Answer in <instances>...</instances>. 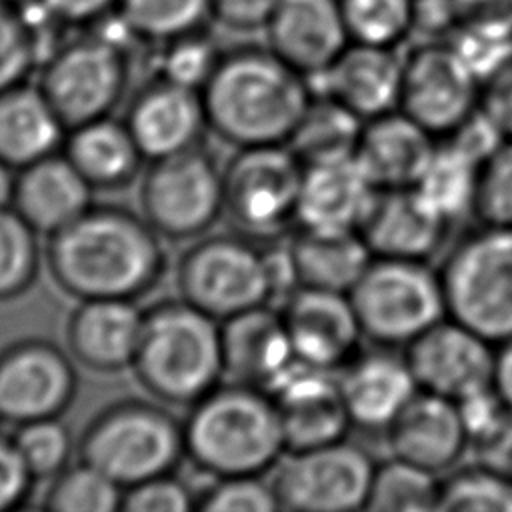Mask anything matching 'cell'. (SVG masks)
<instances>
[{"mask_svg":"<svg viewBox=\"0 0 512 512\" xmlns=\"http://www.w3.org/2000/svg\"><path fill=\"white\" fill-rule=\"evenodd\" d=\"M44 248L40 234L12 208L0 210V300H12L32 288Z\"/></svg>","mask_w":512,"mask_h":512,"instance_id":"obj_36","label":"cell"},{"mask_svg":"<svg viewBox=\"0 0 512 512\" xmlns=\"http://www.w3.org/2000/svg\"><path fill=\"white\" fill-rule=\"evenodd\" d=\"M200 94L208 130L236 148L286 144L314 96L268 46L222 52Z\"/></svg>","mask_w":512,"mask_h":512,"instance_id":"obj_2","label":"cell"},{"mask_svg":"<svg viewBox=\"0 0 512 512\" xmlns=\"http://www.w3.org/2000/svg\"><path fill=\"white\" fill-rule=\"evenodd\" d=\"M178 296L216 320L270 304L264 252L244 234L194 238L176 264Z\"/></svg>","mask_w":512,"mask_h":512,"instance_id":"obj_8","label":"cell"},{"mask_svg":"<svg viewBox=\"0 0 512 512\" xmlns=\"http://www.w3.org/2000/svg\"><path fill=\"white\" fill-rule=\"evenodd\" d=\"M186 458L212 478L262 476L286 452L272 394L222 380L188 406Z\"/></svg>","mask_w":512,"mask_h":512,"instance_id":"obj_3","label":"cell"},{"mask_svg":"<svg viewBox=\"0 0 512 512\" xmlns=\"http://www.w3.org/2000/svg\"><path fill=\"white\" fill-rule=\"evenodd\" d=\"M278 0H210L212 20L232 32L264 30Z\"/></svg>","mask_w":512,"mask_h":512,"instance_id":"obj_50","label":"cell"},{"mask_svg":"<svg viewBox=\"0 0 512 512\" xmlns=\"http://www.w3.org/2000/svg\"><path fill=\"white\" fill-rule=\"evenodd\" d=\"M392 456L440 474L470 448L458 404L418 390L386 428Z\"/></svg>","mask_w":512,"mask_h":512,"instance_id":"obj_24","label":"cell"},{"mask_svg":"<svg viewBox=\"0 0 512 512\" xmlns=\"http://www.w3.org/2000/svg\"><path fill=\"white\" fill-rule=\"evenodd\" d=\"M66 132L38 84L22 82L0 92V160L14 170L62 150Z\"/></svg>","mask_w":512,"mask_h":512,"instance_id":"obj_30","label":"cell"},{"mask_svg":"<svg viewBox=\"0 0 512 512\" xmlns=\"http://www.w3.org/2000/svg\"><path fill=\"white\" fill-rule=\"evenodd\" d=\"M440 140L450 144L476 164H482L502 144L504 136L478 106L472 116H468L456 130Z\"/></svg>","mask_w":512,"mask_h":512,"instance_id":"obj_49","label":"cell"},{"mask_svg":"<svg viewBox=\"0 0 512 512\" xmlns=\"http://www.w3.org/2000/svg\"><path fill=\"white\" fill-rule=\"evenodd\" d=\"M446 316L494 346L512 336V228L482 226L438 270Z\"/></svg>","mask_w":512,"mask_h":512,"instance_id":"obj_6","label":"cell"},{"mask_svg":"<svg viewBox=\"0 0 512 512\" xmlns=\"http://www.w3.org/2000/svg\"><path fill=\"white\" fill-rule=\"evenodd\" d=\"M450 220L418 188L374 190L358 226L374 258L426 262L444 242Z\"/></svg>","mask_w":512,"mask_h":512,"instance_id":"obj_17","label":"cell"},{"mask_svg":"<svg viewBox=\"0 0 512 512\" xmlns=\"http://www.w3.org/2000/svg\"><path fill=\"white\" fill-rule=\"evenodd\" d=\"M224 380L272 390L298 366L280 310L264 304L220 322Z\"/></svg>","mask_w":512,"mask_h":512,"instance_id":"obj_19","label":"cell"},{"mask_svg":"<svg viewBox=\"0 0 512 512\" xmlns=\"http://www.w3.org/2000/svg\"><path fill=\"white\" fill-rule=\"evenodd\" d=\"M46 14L54 20L68 24H82L100 18L114 6L118 0H40Z\"/></svg>","mask_w":512,"mask_h":512,"instance_id":"obj_54","label":"cell"},{"mask_svg":"<svg viewBox=\"0 0 512 512\" xmlns=\"http://www.w3.org/2000/svg\"><path fill=\"white\" fill-rule=\"evenodd\" d=\"M286 452L344 440L352 426L340 380L330 370L298 364L274 390Z\"/></svg>","mask_w":512,"mask_h":512,"instance_id":"obj_18","label":"cell"},{"mask_svg":"<svg viewBox=\"0 0 512 512\" xmlns=\"http://www.w3.org/2000/svg\"><path fill=\"white\" fill-rule=\"evenodd\" d=\"M124 512H190L196 510V492L170 474L154 476L124 488Z\"/></svg>","mask_w":512,"mask_h":512,"instance_id":"obj_46","label":"cell"},{"mask_svg":"<svg viewBox=\"0 0 512 512\" xmlns=\"http://www.w3.org/2000/svg\"><path fill=\"white\" fill-rule=\"evenodd\" d=\"M438 510L512 512V478L474 464L440 482Z\"/></svg>","mask_w":512,"mask_h":512,"instance_id":"obj_40","label":"cell"},{"mask_svg":"<svg viewBox=\"0 0 512 512\" xmlns=\"http://www.w3.org/2000/svg\"><path fill=\"white\" fill-rule=\"evenodd\" d=\"M164 238L142 212L92 204L46 236L44 258L56 286L76 300H140L166 274Z\"/></svg>","mask_w":512,"mask_h":512,"instance_id":"obj_1","label":"cell"},{"mask_svg":"<svg viewBox=\"0 0 512 512\" xmlns=\"http://www.w3.org/2000/svg\"><path fill=\"white\" fill-rule=\"evenodd\" d=\"M94 188L62 150L16 170L12 208L40 234L50 236L88 210Z\"/></svg>","mask_w":512,"mask_h":512,"instance_id":"obj_26","label":"cell"},{"mask_svg":"<svg viewBox=\"0 0 512 512\" xmlns=\"http://www.w3.org/2000/svg\"><path fill=\"white\" fill-rule=\"evenodd\" d=\"M472 212L482 226L512 228V138L480 164Z\"/></svg>","mask_w":512,"mask_h":512,"instance_id":"obj_41","label":"cell"},{"mask_svg":"<svg viewBox=\"0 0 512 512\" xmlns=\"http://www.w3.org/2000/svg\"><path fill=\"white\" fill-rule=\"evenodd\" d=\"M222 176L224 216L238 234L270 238L296 222L304 164L288 144L236 148Z\"/></svg>","mask_w":512,"mask_h":512,"instance_id":"obj_10","label":"cell"},{"mask_svg":"<svg viewBox=\"0 0 512 512\" xmlns=\"http://www.w3.org/2000/svg\"><path fill=\"white\" fill-rule=\"evenodd\" d=\"M116 8L130 34L162 44L212 20L210 0H118Z\"/></svg>","mask_w":512,"mask_h":512,"instance_id":"obj_34","label":"cell"},{"mask_svg":"<svg viewBox=\"0 0 512 512\" xmlns=\"http://www.w3.org/2000/svg\"><path fill=\"white\" fill-rule=\"evenodd\" d=\"M196 510L202 512H274L278 500L272 484L260 476L214 478L210 486L196 492Z\"/></svg>","mask_w":512,"mask_h":512,"instance_id":"obj_44","label":"cell"},{"mask_svg":"<svg viewBox=\"0 0 512 512\" xmlns=\"http://www.w3.org/2000/svg\"><path fill=\"white\" fill-rule=\"evenodd\" d=\"M62 152L94 190L128 186L146 162L124 118L112 114L70 128Z\"/></svg>","mask_w":512,"mask_h":512,"instance_id":"obj_29","label":"cell"},{"mask_svg":"<svg viewBox=\"0 0 512 512\" xmlns=\"http://www.w3.org/2000/svg\"><path fill=\"white\" fill-rule=\"evenodd\" d=\"M266 46L312 78L348 46L338 0H278L266 28Z\"/></svg>","mask_w":512,"mask_h":512,"instance_id":"obj_25","label":"cell"},{"mask_svg":"<svg viewBox=\"0 0 512 512\" xmlns=\"http://www.w3.org/2000/svg\"><path fill=\"white\" fill-rule=\"evenodd\" d=\"M10 436L36 482H48L60 474L70 464L76 448L72 430L60 416L16 424Z\"/></svg>","mask_w":512,"mask_h":512,"instance_id":"obj_39","label":"cell"},{"mask_svg":"<svg viewBox=\"0 0 512 512\" xmlns=\"http://www.w3.org/2000/svg\"><path fill=\"white\" fill-rule=\"evenodd\" d=\"M14 182H16V170L8 166L4 160H0V210L12 206Z\"/></svg>","mask_w":512,"mask_h":512,"instance_id":"obj_56","label":"cell"},{"mask_svg":"<svg viewBox=\"0 0 512 512\" xmlns=\"http://www.w3.org/2000/svg\"><path fill=\"white\" fill-rule=\"evenodd\" d=\"M348 298L362 334L382 346H408L446 318L440 274L422 260L372 258Z\"/></svg>","mask_w":512,"mask_h":512,"instance_id":"obj_7","label":"cell"},{"mask_svg":"<svg viewBox=\"0 0 512 512\" xmlns=\"http://www.w3.org/2000/svg\"><path fill=\"white\" fill-rule=\"evenodd\" d=\"M482 82L448 40H422L402 54L398 110L438 140L480 106Z\"/></svg>","mask_w":512,"mask_h":512,"instance_id":"obj_13","label":"cell"},{"mask_svg":"<svg viewBox=\"0 0 512 512\" xmlns=\"http://www.w3.org/2000/svg\"><path fill=\"white\" fill-rule=\"evenodd\" d=\"M478 168L480 164L438 140L432 162L418 182V188L448 220H452L472 210Z\"/></svg>","mask_w":512,"mask_h":512,"instance_id":"obj_37","label":"cell"},{"mask_svg":"<svg viewBox=\"0 0 512 512\" xmlns=\"http://www.w3.org/2000/svg\"><path fill=\"white\" fill-rule=\"evenodd\" d=\"M418 390L460 402L492 388L494 344L452 318H442L406 346Z\"/></svg>","mask_w":512,"mask_h":512,"instance_id":"obj_15","label":"cell"},{"mask_svg":"<svg viewBox=\"0 0 512 512\" xmlns=\"http://www.w3.org/2000/svg\"><path fill=\"white\" fill-rule=\"evenodd\" d=\"M0 2H8V4H18L20 0H0Z\"/></svg>","mask_w":512,"mask_h":512,"instance_id":"obj_57","label":"cell"},{"mask_svg":"<svg viewBox=\"0 0 512 512\" xmlns=\"http://www.w3.org/2000/svg\"><path fill=\"white\" fill-rule=\"evenodd\" d=\"M42 62L40 42L18 4L0 2V92L26 82Z\"/></svg>","mask_w":512,"mask_h":512,"instance_id":"obj_43","label":"cell"},{"mask_svg":"<svg viewBox=\"0 0 512 512\" xmlns=\"http://www.w3.org/2000/svg\"><path fill=\"white\" fill-rule=\"evenodd\" d=\"M372 194L354 158L304 166L296 222L312 230H358Z\"/></svg>","mask_w":512,"mask_h":512,"instance_id":"obj_28","label":"cell"},{"mask_svg":"<svg viewBox=\"0 0 512 512\" xmlns=\"http://www.w3.org/2000/svg\"><path fill=\"white\" fill-rule=\"evenodd\" d=\"M494 350L492 388L500 400L512 408V336L498 342Z\"/></svg>","mask_w":512,"mask_h":512,"instance_id":"obj_55","label":"cell"},{"mask_svg":"<svg viewBox=\"0 0 512 512\" xmlns=\"http://www.w3.org/2000/svg\"><path fill=\"white\" fill-rule=\"evenodd\" d=\"M362 124L336 100L314 94L286 144L304 166L352 160Z\"/></svg>","mask_w":512,"mask_h":512,"instance_id":"obj_32","label":"cell"},{"mask_svg":"<svg viewBox=\"0 0 512 512\" xmlns=\"http://www.w3.org/2000/svg\"><path fill=\"white\" fill-rule=\"evenodd\" d=\"M288 250L300 286L344 294L374 258L358 230L300 228Z\"/></svg>","mask_w":512,"mask_h":512,"instance_id":"obj_31","label":"cell"},{"mask_svg":"<svg viewBox=\"0 0 512 512\" xmlns=\"http://www.w3.org/2000/svg\"><path fill=\"white\" fill-rule=\"evenodd\" d=\"M458 24L454 0H412V34L424 40H446Z\"/></svg>","mask_w":512,"mask_h":512,"instance_id":"obj_52","label":"cell"},{"mask_svg":"<svg viewBox=\"0 0 512 512\" xmlns=\"http://www.w3.org/2000/svg\"><path fill=\"white\" fill-rule=\"evenodd\" d=\"M280 314L298 364L334 372L358 354L364 334L348 294L300 286Z\"/></svg>","mask_w":512,"mask_h":512,"instance_id":"obj_16","label":"cell"},{"mask_svg":"<svg viewBox=\"0 0 512 512\" xmlns=\"http://www.w3.org/2000/svg\"><path fill=\"white\" fill-rule=\"evenodd\" d=\"M76 448L122 488L170 474L186 458L182 420L154 398L110 402L84 426Z\"/></svg>","mask_w":512,"mask_h":512,"instance_id":"obj_5","label":"cell"},{"mask_svg":"<svg viewBox=\"0 0 512 512\" xmlns=\"http://www.w3.org/2000/svg\"><path fill=\"white\" fill-rule=\"evenodd\" d=\"M350 42L398 48L412 34V0H338Z\"/></svg>","mask_w":512,"mask_h":512,"instance_id":"obj_38","label":"cell"},{"mask_svg":"<svg viewBox=\"0 0 512 512\" xmlns=\"http://www.w3.org/2000/svg\"><path fill=\"white\" fill-rule=\"evenodd\" d=\"M400 78L398 48L348 42L336 60L308 82H320L314 94L336 100L360 120H370L398 110Z\"/></svg>","mask_w":512,"mask_h":512,"instance_id":"obj_23","label":"cell"},{"mask_svg":"<svg viewBox=\"0 0 512 512\" xmlns=\"http://www.w3.org/2000/svg\"><path fill=\"white\" fill-rule=\"evenodd\" d=\"M454 4L460 24L482 26L512 36V0H454Z\"/></svg>","mask_w":512,"mask_h":512,"instance_id":"obj_53","label":"cell"},{"mask_svg":"<svg viewBox=\"0 0 512 512\" xmlns=\"http://www.w3.org/2000/svg\"><path fill=\"white\" fill-rule=\"evenodd\" d=\"M446 40L482 84L512 60V36L506 32L460 24Z\"/></svg>","mask_w":512,"mask_h":512,"instance_id":"obj_45","label":"cell"},{"mask_svg":"<svg viewBox=\"0 0 512 512\" xmlns=\"http://www.w3.org/2000/svg\"><path fill=\"white\" fill-rule=\"evenodd\" d=\"M124 122L146 162L202 144L208 130L202 94L162 78L132 96Z\"/></svg>","mask_w":512,"mask_h":512,"instance_id":"obj_20","label":"cell"},{"mask_svg":"<svg viewBox=\"0 0 512 512\" xmlns=\"http://www.w3.org/2000/svg\"><path fill=\"white\" fill-rule=\"evenodd\" d=\"M480 110L504 138H512V60L482 84Z\"/></svg>","mask_w":512,"mask_h":512,"instance_id":"obj_51","label":"cell"},{"mask_svg":"<svg viewBox=\"0 0 512 512\" xmlns=\"http://www.w3.org/2000/svg\"><path fill=\"white\" fill-rule=\"evenodd\" d=\"M374 466L366 450L338 440L284 452L270 484L280 510L354 512L366 508Z\"/></svg>","mask_w":512,"mask_h":512,"instance_id":"obj_12","label":"cell"},{"mask_svg":"<svg viewBox=\"0 0 512 512\" xmlns=\"http://www.w3.org/2000/svg\"><path fill=\"white\" fill-rule=\"evenodd\" d=\"M438 502V474L392 456L374 466L364 510L430 512L438 510Z\"/></svg>","mask_w":512,"mask_h":512,"instance_id":"obj_33","label":"cell"},{"mask_svg":"<svg viewBox=\"0 0 512 512\" xmlns=\"http://www.w3.org/2000/svg\"><path fill=\"white\" fill-rule=\"evenodd\" d=\"M470 448L476 464L512 478V408L506 406L488 430L472 438Z\"/></svg>","mask_w":512,"mask_h":512,"instance_id":"obj_48","label":"cell"},{"mask_svg":"<svg viewBox=\"0 0 512 512\" xmlns=\"http://www.w3.org/2000/svg\"><path fill=\"white\" fill-rule=\"evenodd\" d=\"M130 370L150 398L194 404L224 380L220 320L180 296L152 304Z\"/></svg>","mask_w":512,"mask_h":512,"instance_id":"obj_4","label":"cell"},{"mask_svg":"<svg viewBox=\"0 0 512 512\" xmlns=\"http://www.w3.org/2000/svg\"><path fill=\"white\" fill-rule=\"evenodd\" d=\"M78 392L68 350L46 338H22L0 350V416L22 424L62 416Z\"/></svg>","mask_w":512,"mask_h":512,"instance_id":"obj_14","label":"cell"},{"mask_svg":"<svg viewBox=\"0 0 512 512\" xmlns=\"http://www.w3.org/2000/svg\"><path fill=\"white\" fill-rule=\"evenodd\" d=\"M138 198L142 216L164 240L200 238L224 216L222 166L202 144L150 160Z\"/></svg>","mask_w":512,"mask_h":512,"instance_id":"obj_9","label":"cell"},{"mask_svg":"<svg viewBox=\"0 0 512 512\" xmlns=\"http://www.w3.org/2000/svg\"><path fill=\"white\" fill-rule=\"evenodd\" d=\"M144 310L136 300H78L66 320V350L74 362L92 372L114 374L132 366Z\"/></svg>","mask_w":512,"mask_h":512,"instance_id":"obj_21","label":"cell"},{"mask_svg":"<svg viewBox=\"0 0 512 512\" xmlns=\"http://www.w3.org/2000/svg\"><path fill=\"white\" fill-rule=\"evenodd\" d=\"M34 484L12 436L0 434V512L22 508L30 500Z\"/></svg>","mask_w":512,"mask_h":512,"instance_id":"obj_47","label":"cell"},{"mask_svg":"<svg viewBox=\"0 0 512 512\" xmlns=\"http://www.w3.org/2000/svg\"><path fill=\"white\" fill-rule=\"evenodd\" d=\"M352 426L386 430L418 392L404 356L392 352L356 354L338 374Z\"/></svg>","mask_w":512,"mask_h":512,"instance_id":"obj_27","label":"cell"},{"mask_svg":"<svg viewBox=\"0 0 512 512\" xmlns=\"http://www.w3.org/2000/svg\"><path fill=\"white\" fill-rule=\"evenodd\" d=\"M124 488L80 460L48 480L42 506L52 512H120Z\"/></svg>","mask_w":512,"mask_h":512,"instance_id":"obj_35","label":"cell"},{"mask_svg":"<svg viewBox=\"0 0 512 512\" xmlns=\"http://www.w3.org/2000/svg\"><path fill=\"white\" fill-rule=\"evenodd\" d=\"M0 422H2V416H0Z\"/></svg>","mask_w":512,"mask_h":512,"instance_id":"obj_58","label":"cell"},{"mask_svg":"<svg viewBox=\"0 0 512 512\" xmlns=\"http://www.w3.org/2000/svg\"><path fill=\"white\" fill-rule=\"evenodd\" d=\"M38 86L68 130L110 116L128 86L126 52L108 36L76 38L44 60Z\"/></svg>","mask_w":512,"mask_h":512,"instance_id":"obj_11","label":"cell"},{"mask_svg":"<svg viewBox=\"0 0 512 512\" xmlns=\"http://www.w3.org/2000/svg\"><path fill=\"white\" fill-rule=\"evenodd\" d=\"M220 54L222 52L202 30L178 36L164 42L156 78L200 92L214 72Z\"/></svg>","mask_w":512,"mask_h":512,"instance_id":"obj_42","label":"cell"},{"mask_svg":"<svg viewBox=\"0 0 512 512\" xmlns=\"http://www.w3.org/2000/svg\"><path fill=\"white\" fill-rule=\"evenodd\" d=\"M438 138L400 110L364 120L354 162L374 190L418 186Z\"/></svg>","mask_w":512,"mask_h":512,"instance_id":"obj_22","label":"cell"}]
</instances>
